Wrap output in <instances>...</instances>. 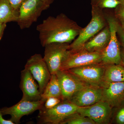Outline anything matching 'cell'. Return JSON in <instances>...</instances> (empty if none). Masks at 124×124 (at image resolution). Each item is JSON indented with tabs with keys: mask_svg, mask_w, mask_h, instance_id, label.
Returning <instances> with one entry per match:
<instances>
[{
	"mask_svg": "<svg viewBox=\"0 0 124 124\" xmlns=\"http://www.w3.org/2000/svg\"><path fill=\"white\" fill-rule=\"evenodd\" d=\"M59 98L55 97H50L48 98L46 100L43 107L46 109L53 108L62 101Z\"/></svg>",
	"mask_w": 124,
	"mask_h": 124,
	"instance_id": "cell-23",
	"label": "cell"
},
{
	"mask_svg": "<svg viewBox=\"0 0 124 124\" xmlns=\"http://www.w3.org/2000/svg\"><path fill=\"white\" fill-rule=\"evenodd\" d=\"M118 0H91L92 7H98L104 9L115 8L120 4Z\"/></svg>",
	"mask_w": 124,
	"mask_h": 124,
	"instance_id": "cell-21",
	"label": "cell"
},
{
	"mask_svg": "<svg viewBox=\"0 0 124 124\" xmlns=\"http://www.w3.org/2000/svg\"><path fill=\"white\" fill-rule=\"evenodd\" d=\"M101 62V53L89 52L83 49L76 51L70 50L62 62L60 70H68Z\"/></svg>",
	"mask_w": 124,
	"mask_h": 124,
	"instance_id": "cell-7",
	"label": "cell"
},
{
	"mask_svg": "<svg viewBox=\"0 0 124 124\" xmlns=\"http://www.w3.org/2000/svg\"><path fill=\"white\" fill-rule=\"evenodd\" d=\"M121 64L124 67V49L122 47H121Z\"/></svg>",
	"mask_w": 124,
	"mask_h": 124,
	"instance_id": "cell-29",
	"label": "cell"
},
{
	"mask_svg": "<svg viewBox=\"0 0 124 124\" xmlns=\"http://www.w3.org/2000/svg\"><path fill=\"white\" fill-rule=\"evenodd\" d=\"M91 15L89 23L82 28L77 38L70 44V51H76L81 49L86 42L108 25L103 9L92 7Z\"/></svg>",
	"mask_w": 124,
	"mask_h": 124,
	"instance_id": "cell-2",
	"label": "cell"
},
{
	"mask_svg": "<svg viewBox=\"0 0 124 124\" xmlns=\"http://www.w3.org/2000/svg\"><path fill=\"white\" fill-rule=\"evenodd\" d=\"M24 68L30 71L33 78L38 82L39 90L41 94L51 75L44 58L39 54H34L28 60Z\"/></svg>",
	"mask_w": 124,
	"mask_h": 124,
	"instance_id": "cell-9",
	"label": "cell"
},
{
	"mask_svg": "<svg viewBox=\"0 0 124 124\" xmlns=\"http://www.w3.org/2000/svg\"><path fill=\"white\" fill-rule=\"evenodd\" d=\"M103 10L110 28L111 37L108 45L102 53L101 62L104 65L121 64V47L116 34L117 20L113 13Z\"/></svg>",
	"mask_w": 124,
	"mask_h": 124,
	"instance_id": "cell-3",
	"label": "cell"
},
{
	"mask_svg": "<svg viewBox=\"0 0 124 124\" xmlns=\"http://www.w3.org/2000/svg\"><path fill=\"white\" fill-rule=\"evenodd\" d=\"M30 71L25 68L21 71L20 87L22 91V100L37 101L41 100L39 85Z\"/></svg>",
	"mask_w": 124,
	"mask_h": 124,
	"instance_id": "cell-15",
	"label": "cell"
},
{
	"mask_svg": "<svg viewBox=\"0 0 124 124\" xmlns=\"http://www.w3.org/2000/svg\"><path fill=\"white\" fill-rule=\"evenodd\" d=\"M120 2L121 4L124 5V0H118Z\"/></svg>",
	"mask_w": 124,
	"mask_h": 124,
	"instance_id": "cell-31",
	"label": "cell"
},
{
	"mask_svg": "<svg viewBox=\"0 0 124 124\" xmlns=\"http://www.w3.org/2000/svg\"><path fill=\"white\" fill-rule=\"evenodd\" d=\"M48 6L41 0H26L19 9L17 22L21 29L28 28L36 22L42 11Z\"/></svg>",
	"mask_w": 124,
	"mask_h": 124,
	"instance_id": "cell-5",
	"label": "cell"
},
{
	"mask_svg": "<svg viewBox=\"0 0 124 124\" xmlns=\"http://www.w3.org/2000/svg\"><path fill=\"white\" fill-rule=\"evenodd\" d=\"M113 14L117 21L124 27V5H118L115 8Z\"/></svg>",
	"mask_w": 124,
	"mask_h": 124,
	"instance_id": "cell-22",
	"label": "cell"
},
{
	"mask_svg": "<svg viewBox=\"0 0 124 124\" xmlns=\"http://www.w3.org/2000/svg\"><path fill=\"white\" fill-rule=\"evenodd\" d=\"M62 91L63 100H68L78 91L90 85L83 82L67 70L56 73Z\"/></svg>",
	"mask_w": 124,
	"mask_h": 124,
	"instance_id": "cell-12",
	"label": "cell"
},
{
	"mask_svg": "<svg viewBox=\"0 0 124 124\" xmlns=\"http://www.w3.org/2000/svg\"><path fill=\"white\" fill-rule=\"evenodd\" d=\"M47 6L50 7V5L53 2L54 0H41Z\"/></svg>",
	"mask_w": 124,
	"mask_h": 124,
	"instance_id": "cell-30",
	"label": "cell"
},
{
	"mask_svg": "<svg viewBox=\"0 0 124 124\" xmlns=\"http://www.w3.org/2000/svg\"><path fill=\"white\" fill-rule=\"evenodd\" d=\"M110 37V31L108 24L86 42L81 49L89 52L102 53L108 45Z\"/></svg>",
	"mask_w": 124,
	"mask_h": 124,
	"instance_id": "cell-16",
	"label": "cell"
},
{
	"mask_svg": "<svg viewBox=\"0 0 124 124\" xmlns=\"http://www.w3.org/2000/svg\"><path fill=\"white\" fill-rule=\"evenodd\" d=\"M102 101L106 102L112 107H117L124 102V82H108L103 81Z\"/></svg>",
	"mask_w": 124,
	"mask_h": 124,
	"instance_id": "cell-13",
	"label": "cell"
},
{
	"mask_svg": "<svg viewBox=\"0 0 124 124\" xmlns=\"http://www.w3.org/2000/svg\"><path fill=\"white\" fill-rule=\"evenodd\" d=\"M105 69V65L101 62L75 68L67 70L88 84L100 86L103 81Z\"/></svg>",
	"mask_w": 124,
	"mask_h": 124,
	"instance_id": "cell-8",
	"label": "cell"
},
{
	"mask_svg": "<svg viewBox=\"0 0 124 124\" xmlns=\"http://www.w3.org/2000/svg\"><path fill=\"white\" fill-rule=\"evenodd\" d=\"M103 80L106 82H124V67L121 64L105 65Z\"/></svg>",
	"mask_w": 124,
	"mask_h": 124,
	"instance_id": "cell-17",
	"label": "cell"
},
{
	"mask_svg": "<svg viewBox=\"0 0 124 124\" xmlns=\"http://www.w3.org/2000/svg\"><path fill=\"white\" fill-rule=\"evenodd\" d=\"M60 124H95V123L90 118L81 115L77 112L65 118Z\"/></svg>",
	"mask_w": 124,
	"mask_h": 124,
	"instance_id": "cell-20",
	"label": "cell"
},
{
	"mask_svg": "<svg viewBox=\"0 0 124 124\" xmlns=\"http://www.w3.org/2000/svg\"><path fill=\"white\" fill-rule=\"evenodd\" d=\"M116 34L121 46L124 49V27L117 21L116 24Z\"/></svg>",
	"mask_w": 124,
	"mask_h": 124,
	"instance_id": "cell-24",
	"label": "cell"
},
{
	"mask_svg": "<svg viewBox=\"0 0 124 124\" xmlns=\"http://www.w3.org/2000/svg\"><path fill=\"white\" fill-rule=\"evenodd\" d=\"M115 119L116 124H124V106L121 107L117 111Z\"/></svg>",
	"mask_w": 124,
	"mask_h": 124,
	"instance_id": "cell-25",
	"label": "cell"
},
{
	"mask_svg": "<svg viewBox=\"0 0 124 124\" xmlns=\"http://www.w3.org/2000/svg\"><path fill=\"white\" fill-rule=\"evenodd\" d=\"M112 108L106 102L101 100L93 105L80 107L77 112L90 118L95 124H108L110 120Z\"/></svg>",
	"mask_w": 124,
	"mask_h": 124,
	"instance_id": "cell-11",
	"label": "cell"
},
{
	"mask_svg": "<svg viewBox=\"0 0 124 124\" xmlns=\"http://www.w3.org/2000/svg\"><path fill=\"white\" fill-rule=\"evenodd\" d=\"M70 44L52 43L44 46V59L51 75L56 74L60 70L64 58L70 51Z\"/></svg>",
	"mask_w": 124,
	"mask_h": 124,
	"instance_id": "cell-6",
	"label": "cell"
},
{
	"mask_svg": "<svg viewBox=\"0 0 124 124\" xmlns=\"http://www.w3.org/2000/svg\"><path fill=\"white\" fill-rule=\"evenodd\" d=\"M102 97L101 87L89 85L78 91L68 100L78 106L86 107L101 101Z\"/></svg>",
	"mask_w": 124,
	"mask_h": 124,
	"instance_id": "cell-14",
	"label": "cell"
},
{
	"mask_svg": "<svg viewBox=\"0 0 124 124\" xmlns=\"http://www.w3.org/2000/svg\"><path fill=\"white\" fill-rule=\"evenodd\" d=\"M14 8L18 10L22 4L26 0H8Z\"/></svg>",
	"mask_w": 124,
	"mask_h": 124,
	"instance_id": "cell-26",
	"label": "cell"
},
{
	"mask_svg": "<svg viewBox=\"0 0 124 124\" xmlns=\"http://www.w3.org/2000/svg\"><path fill=\"white\" fill-rule=\"evenodd\" d=\"M82 28L64 14L49 16L37 27L41 44L44 46L52 43L70 44L79 35Z\"/></svg>",
	"mask_w": 124,
	"mask_h": 124,
	"instance_id": "cell-1",
	"label": "cell"
},
{
	"mask_svg": "<svg viewBox=\"0 0 124 124\" xmlns=\"http://www.w3.org/2000/svg\"><path fill=\"white\" fill-rule=\"evenodd\" d=\"M6 27V23H0V40H1Z\"/></svg>",
	"mask_w": 124,
	"mask_h": 124,
	"instance_id": "cell-28",
	"label": "cell"
},
{
	"mask_svg": "<svg viewBox=\"0 0 124 124\" xmlns=\"http://www.w3.org/2000/svg\"><path fill=\"white\" fill-rule=\"evenodd\" d=\"M79 107L68 100H62L49 109L43 107L39 110L37 117L38 122L40 124H60L65 118L76 112Z\"/></svg>",
	"mask_w": 124,
	"mask_h": 124,
	"instance_id": "cell-4",
	"label": "cell"
},
{
	"mask_svg": "<svg viewBox=\"0 0 124 124\" xmlns=\"http://www.w3.org/2000/svg\"><path fill=\"white\" fill-rule=\"evenodd\" d=\"M45 101L40 100L37 101L20 100L17 104L9 107L1 108L3 115H9L10 119L15 124H19L21 118L35 111L39 110L43 107Z\"/></svg>",
	"mask_w": 124,
	"mask_h": 124,
	"instance_id": "cell-10",
	"label": "cell"
},
{
	"mask_svg": "<svg viewBox=\"0 0 124 124\" xmlns=\"http://www.w3.org/2000/svg\"><path fill=\"white\" fill-rule=\"evenodd\" d=\"M3 116L1 109L0 108V124H15L10 119H5L3 118Z\"/></svg>",
	"mask_w": 124,
	"mask_h": 124,
	"instance_id": "cell-27",
	"label": "cell"
},
{
	"mask_svg": "<svg viewBox=\"0 0 124 124\" xmlns=\"http://www.w3.org/2000/svg\"><path fill=\"white\" fill-rule=\"evenodd\" d=\"M41 97V100L45 102L48 98L50 97L59 98L63 100L61 88L56 74L51 75L50 79Z\"/></svg>",
	"mask_w": 124,
	"mask_h": 124,
	"instance_id": "cell-18",
	"label": "cell"
},
{
	"mask_svg": "<svg viewBox=\"0 0 124 124\" xmlns=\"http://www.w3.org/2000/svg\"><path fill=\"white\" fill-rule=\"evenodd\" d=\"M18 14L8 0H0V23L17 22Z\"/></svg>",
	"mask_w": 124,
	"mask_h": 124,
	"instance_id": "cell-19",
	"label": "cell"
}]
</instances>
